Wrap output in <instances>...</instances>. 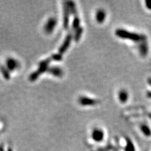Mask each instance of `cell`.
<instances>
[{"mask_svg":"<svg viewBox=\"0 0 151 151\" xmlns=\"http://www.w3.org/2000/svg\"><path fill=\"white\" fill-rule=\"evenodd\" d=\"M115 35L118 37L123 38V39H128L135 42H142L146 40V37L144 35L137 33L132 32L127 30L122 29H117L115 31Z\"/></svg>","mask_w":151,"mask_h":151,"instance_id":"cell-1","label":"cell"},{"mask_svg":"<svg viewBox=\"0 0 151 151\" xmlns=\"http://www.w3.org/2000/svg\"><path fill=\"white\" fill-rule=\"evenodd\" d=\"M51 59H46V60H45L40 63L39 67H38L37 71L36 72H33L30 76V79L31 81L36 80V79L38 78V77L39 76V75L41 74H42L45 71H47V69L49 68L48 65L51 61Z\"/></svg>","mask_w":151,"mask_h":151,"instance_id":"cell-2","label":"cell"},{"mask_svg":"<svg viewBox=\"0 0 151 151\" xmlns=\"http://www.w3.org/2000/svg\"><path fill=\"white\" fill-rule=\"evenodd\" d=\"M57 25V20L54 17L49 18L44 26V31L47 34L51 33L54 31L55 27Z\"/></svg>","mask_w":151,"mask_h":151,"instance_id":"cell-3","label":"cell"},{"mask_svg":"<svg viewBox=\"0 0 151 151\" xmlns=\"http://www.w3.org/2000/svg\"><path fill=\"white\" fill-rule=\"evenodd\" d=\"M79 103L82 106H91L94 105L98 103V100H94L93 98H90L86 96H81L79 98Z\"/></svg>","mask_w":151,"mask_h":151,"instance_id":"cell-4","label":"cell"},{"mask_svg":"<svg viewBox=\"0 0 151 151\" xmlns=\"http://www.w3.org/2000/svg\"><path fill=\"white\" fill-rule=\"evenodd\" d=\"M72 38V35L71 33L68 34V36L66 37L64 42H63L62 46L60 47V49H59V54L62 55L67 51V49L69 48L70 44L71 43Z\"/></svg>","mask_w":151,"mask_h":151,"instance_id":"cell-5","label":"cell"},{"mask_svg":"<svg viewBox=\"0 0 151 151\" xmlns=\"http://www.w3.org/2000/svg\"><path fill=\"white\" fill-rule=\"evenodd\" d=\"M6 65L7 69L11 71H13L14 70L19 68V62L13 58L7 59Z\"/></svg>","mask_w":151,"mask_h":151,"instance_id":"cell-6","label":"cell"},{"mask_svg":"<svg viewBox=\"0 0 151 151\" xmlns=\"http://www.w3.org/2000/svg\"><path fill=\"white\" fill-rule=\"evenodd\" d=\"M92 138L95 142H101L104 138V132L102 130L99 128L94 129L92 133Z\"/></svg>","mask_w":151,"mask_h":151,"instance_id":"cell-7","label":"cell"},{"mask_svg":"<svg viewBox=\"0 0 151 151\" xmlns=\"http://www.w3.org/2000/svg\"><path fill=\"white\" fill-rule=\"evenodd\" d=\"M47 72L55 77H58V78H61L64 74V72H63L62 69L59 68V67H51V68H49L47 69Z\"/></svg>","mask_w":151,"mask_h":151,"instance_id":"cell-8","label":"cell"},{"mask_svg":"<svg viewBox=\"0 0 151 151\" xmlns=\"http://www.w3.org/2000/svg\"><path fill=\"white\" fill-rule=\"evenodd\" d=\"M71 13L68 8V6L66 3L64 5V27L65 29H68L69 26V14Z\"/></svg>","mask_w":151,"mask_h":151,"instance_id":"cell-9","label":"cell"},{"mask_svg":"<svg viewBox=\"0 0 151 151\" xmlns=\"http://www.w3.org/2000/svg\"><path fill=\"white\" fill-rule=\"evenodd\" d=\"M107 17L106 12L103 9H99L96 13V20L98 23H102L105 22V18Z\"/></svg>","mask_w":151,"mask_h":151,"instance_id":"cell-10","label":"cell"},{"mask_svg":"<svg viewBox=\"0 0 151 151\" xmlns=\"http://www.w3.org/2000/svg\"><path fill=\"white\" fill-rule=\"evenodd\" d=\"M139 51L140 54L142 56H146L149 52V47L147 41H143L140 42L139 46Z\"/></svg>","mask_w":151,"mask_h":151,"instance_id":"cell-11","label":"cell"},{"mask_svg":"<svg viewBox=\"0 0 151 151\" xmlns=\"http://www.w3.org/2000/svg\"><path fill=\"white\" fill-rule=\"evenodd\" d=\"M118 98L121 103H124L127 101L128 99V94L127 91L125 90H122L118 93Z\"/></svg>","mask_w":151,"mask_h":151,"instance_id":"cell-12","label":"cell"},{"mask_svg":"<svg viewBox=\"0 0 151 151\" xmlns=\"http://www.w3.org/2000/svg\"><path fill=\"white\" fill-rule=\"evenodd\" d=\"M140 128L142 130V133L147 137H150L151 135V130L147 125H142Z\"/></svg>","mask_w":151,"mask_h":151,"instance_id":"cell-13","label":"cell"},{"mask_svg":"<svg viewBox=\"0 0 151 151\" xmlns=\"http://www.w3.org/2000/svg\"><path fill=\"white\" fill-rule=\"evenodd\" d=\"M74 20L72 23V28L73 29H74L75 30H77L79 28V25H80V20L78 18V15L76 14V15H74Z\"/></svg>","mask_w":151,"mask_h":151,"instance_id":"cell-14","label":"cell"},{"mask_svg":"<svg viewBox=\"0 0 151 151\" xmlns=\"http://www.w3.org/2000/svg\"><path fill=\"white\" fill-rule=\"evenodd\" d=\"M76 32H75V35L74 36V39L76 42H78L80 39L81 37V35L83 33V28L81 27H79L78 28V29L76 30Z\"/></svg>","mask_w":151,"mask_h":151,"instance_id":"cell-15","label":"cell"},{"mask_svg":"<svg viewBox=\"0 0 151 151\" xmlns=\"http://www.w3.org/2000/svg\"><path fill=\"white\" fill-rule=\"evenodd\" d=\"M125 151H135L134 146H133L131 140L128 139H127V144H126Z\"/></svg>","mask_w":151,"mask_h":151,"instance_id":"cell-16","label":"cell"},{"mask_svg":"<svg viewBox=\"0 0 151 151\" xmlns=\"http://www.w3.org/2000/svg\"><path fill=\"white\" fill-rule=\"evenodd\" d=\"M62 55L59 54H55V55H53L52 56V59H54V61H61L62 60Z\"/></svg>","mask_w":151,"mask_h":151,"instance_id":"cell-17","label":"cell"},{"mask_svg":"<svg viewBox=\"0 0 151 151\" xmlns=\"http://www.w3.org/2000/svg\"><path fill=\"white\" fill-rule=\"evenodd\" d=\"M146 6L147 9L151 10V1H146Z\"/></svg>","mask_w":151,"mask_h":151,"instance_id":"cell-18","label":"cell"},{"mask_svg":"<svg viewBox=\"0 0 151 151\" xmlns=\"http://www.w3.org/2000/svg\"><path fill=\"white\" fill-rule=\"evenodd\" d=\"M148 83H149V84L150 85H151V78H149L148 79Z\"/></svg>","mask_w":151,"mask_h":151,"instance_id":"cell-19","label":"cell"},{"mask_svg":"<svg viewBox=\"0 0 151 151\" xmlns=\"http://www.w3.org/2000/svg\"><path fill=\"white\" fill-rule=\"evenodd\" d=\"M148 95H149V96H150V95H151V93H148Z\"/></svg>","mask_w":151,"mask_h":151,"instance_id":"cell-20","label":"cell"}]
</instances>
